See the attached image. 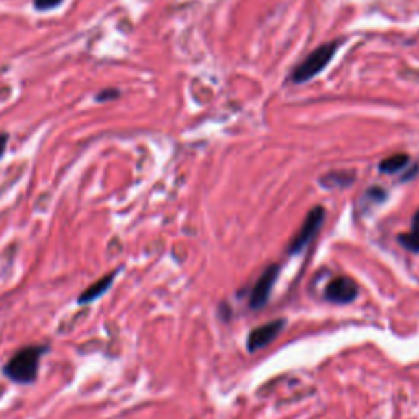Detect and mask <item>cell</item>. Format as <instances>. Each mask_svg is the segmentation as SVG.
I'll list each match as a JSON object with an SVG mask.
<instances>
[{
	"label": "cell",
	"mask_w": 419,
	"mask_h": 419,
	"mask_svg": "<svg viewBox=\"0 0 419 419\" xmlns=\"http://www.w3.org/2000/svg\"><path fill=\"white\" fill-rule=\"evenodd\" d=\"M7 142H8V136L5 133H0V157H2L3 153H5Z\"/></svg>",
	"instance_id": "obj_13"
},
{
	"label": "cell",
	"mask_w": 419,
	"mask_h": 419,
	"mask_svg": "<svg viewBox=\"0 0 419 419\" xmlns=\"http://www.w3.org/2000/svg\"><path fill=\"white\" fill-rule=\"evenodd\" d=\"M322 221H325V208L321 207H314L308 212L307 218L301 223L299 233L293 236V240L290 241V246H288V253L296 254L300 253L303 247H307L314 236H316L318 231L321 229Z\"/></svg>",
	"instance_id": "obj_3"
},
{
	"label": "cell",
	"mask_w": 419,
	"mask_h": 419,
	"mask_svg": "<svg viewBox=\"0 0 419 419\" xmlns=\"http://www.w3.org/2000/svg\"><path fill=\"white\" fill-rule=\"evenodd\" d=\"M354 182V174L346 173V170H338V173H329L320 180L326 188H341L347 187Z\"/></svg>",
	"instance_id": "obj_8"
},
{
	"label": "cell",
	"mask_w": 419,
	"mask_h": 419,
	"mask_svg": "<svg viewBox=\"0 0 419 419\" xmlns=\"http://www.w3.org/2000/svg\"><path fill=\"white\" fill-rule=\"evenodd\" d=\"M279 277V266H269L266 270L262 272L261 277L255 282L253 292H251L249 305L251 308L261 309L264 305L267 303L270 299L272 288H274L275 282Z\"/></svg>",
	"instance_id": "obj_4"
},
{
	"label": "cell",
	"mask_w": 419,
	"mask_h": 419,
	"mask_svg": "<svg viewBox=\"0 0 419 419\" xmlns=\"http://www.w3.org/2000/svg\"><path fill=\"white\" fill-rule=\"evenodd\" d=\"M48 351L46 346L23 347L3 366V375L18 385L33 383L38 377L41 359Z\"/></svg>",
	"instance_id": "obj_1"
},
{
	"label": "cell",
	"mask_w": 419,
	"mask_h": 419,
	"mask_svg": "<svg viewBox=\"0 0 419 419\" xmlns=\"http://www.w3.org/2000/svg\"><path fill=\"white\" fill-rule=\"evenodd\" d=\"M120 95L118 90L115 89H110V90H103L100 92V94L97 95V100L99 102H103V100H112V99H116Z\"/></svg>",
	"instance_id": "obj_12"
},
{
	"label": "cell",
	"mask_w": 419,
	"mask_h": 419,
	"mask_svg": "<svg viewBox=\"0 0 419 419\" xmlns=\"http://www.w3.org/2000/svg\"><path fill=\"white\" fill-rule=\"evenodd\" d=\"M61 2H62V0H35L33 3H35L36 10L45 12V10H51V8L58 7Z\"/></svg>",
	"instance_id": "obj_11"
},
{
	"label": "cell",
	"mask_w": 419,
	"mask_h": 419,
	"mask_svg": "<svg viewBox=\"0 0 419 419\" xmlns=\"http://www.w3.org/2000/svg\"><path fill=\"white\" fill-rule=\"evenodd\" d=\"M408 162H409L408 154H393V156L383 159V161L380 162L379 169L387 174H396L400 173V170H403L405 167L408 166Z\"/></svg>",
	"instance_id": "obj_9"
},
{
	"label": "cell",
	"mask_w": 419,
	"mask_h": 419,
	"mask_svg": "<svg viewBox=\"0 0 419 419\" xmlns=\"http://www.w3.org/2000/svg\"><path fill=\"white\" fill-rule=\"evenodd\" d=\"M401 242V246H405L409 251H419V212L414 215L413 220V228L408 234H401L398 238Z\"/></svg>",
	"instance_id": "obj_10"
},
{
	"label": "cell",
	"mask_w": 419,
	"mask_h": 419,
	"mask_svg": "<svg viewBox=\"0 0 419 419\" xmlns=\"http://www.w3.org/2000/svg\"><path fill=\"white\" fill-rule=\"evenodd\" d=\"M285 321L283 320H274L270 322H266V325L259 326L251 331L249 338H247V349L251 352L262 349V347L269 346L275 338L279 336L280 331L283 329Z\"/></svg>",
	"instance_id": "obj_6"
},
{
	"label": "cell",
	"mask_w": 419,
	"mask_h": 419,
	"mask_svg": "<svg viewBox=\"0 0 419 419\" xmlns=\"http://www.w3.org/2000/svg\"><path fill=\"white\" fill-rule=\"evenodd\" d=\"M116 274H118V270H113V272H110V274L103 275L102 279H99L95 283L89 285V287H87L86 290L81 293V296H79V299H77L79 303L87 305V303H90V301L97 300L99 296L105 295V292H107L108 288L112 287L113 279H115Z\"/></svg>",
	"instance_id": "obj_7"
},
{
	"label": "cell",
	"mask_w": 419,
	"mask_h": 419,
	"mask_svg": "<svg viewBox=\"0 0 419 419\" xmlns=\"http://www.w3.org/2000/svg\"><path fill=\"white\" fill-rule=\"evenodd\" d=\"M359 287L349 277H334L325 288V299L338 305L351 303L357 299Z\"/></svg>",
	"instance_id": "obj_5"
},
{
	"label": "cell",
	"mask_w": 419,
	"mask_h": 419,
	"mask_svg": "<svg viewBox=\"0 0 419 419\" xmlns=\"http://www.w3.org/2000/svg\"><path fill=\"white\" fill-rule=\"evenodd\" d=\"M339 48V43H326L321 45L320 48H316L309 56L305 58L300 62L299 68L293 71L292 81L296 84L307 82L309 79H313L314 75L320 74L326 66L329 64L331 60L334 58Z\"/></svg>",
	"instance_id": "obj_2"
}]
</instances>
